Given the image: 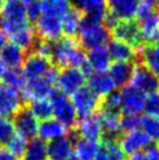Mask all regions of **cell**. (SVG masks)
Listing matches in <instances>:
<instances>
[{
	"label": "cell",
	"instance_id": "24",
	"mask_svg": "<svg viewBox=\"0 0 159 160\" xmlns=\"http://www.w3.org/2000/svg\"><path fill=\"white\" fill-rule=\"evenodd\" d=\"M102 125V132L104 139H117L121 134V116L117 111H109L102 109L98 113Z\"/></svg>",
	"mask_w": 159,
	"mask_h": 160
},
{
	"label": "cell",
	"instance_id": "23",
	"mask_svg": "<svg viewBox=\"0 0 159 160\" xmlns=\"http://www.w3.org/2000/svg\"><path fill=\"white\" fill-rule=\"evenodd\" d=\"M106 48L114 62H132L137 58V49L117 39L109 41Z\"/></svg>",
	"mask_w": 159,
	"mask_h": 160
},
{
	"label": "cell",
	"instance_id": "17",
	"mask_svg": "<svg viewBox=\"0 0 159 160\" xmlns=\"http://www.w3.org/2000/svg\"><path fill=\"white\" fill-rule=\"evenodd\" d=\"M87 87L98 97H105L106 95L115 91L116 85L108 71L90 72L87 78Z\"/></svg>",
	"mask_w": 159,
	"mask_h": 160
},
{
	"label": "cell",
	"instance_id": "7",
	"mask_svg": "<svg viewBox=\"0 0 159 160\" xmlns=\"http://www.w3.org/2000/svg\"><path fill=\"white\" fill-rule=\"evenodd\" d=\"M70 101L79 118H85L95 115L101 107L100 97L96 96L88 87H82L73 93Z\"/></svg>",
	"mask_w": 159,
	"mask_h": 160
},
{
	"label": "cell",
	"instance_id": "51",
	"mask_svg": "<svg viewBox=\"0 0 159 160\" xmlns=\"http://www.w3.org/2000/svg\"><path fill=\"white\" fill-rule=\"evenodd\" d=\"M66 160H80V159H79V158H77V157L74 156V153H73V154H71V156L69 157L68 159H66Z\"/></svg>",
	"mask_w": 159,
	"mask_h": 160
},
{
	"label": "cell",
	"instance_id": "50",
	"mask_svg": "<svg viewBox=\"0 0 159 160\" xmlns=\"http://www.w3.org/2000/svg\"><path fill=\"white\" fill-rule=\"evenodd\" d=\"M19 1H20L25 7H27V6H29V5H32V4L39 2V1H41V0H19Z\"/></svg>",
	"mask_w": 159,
	"mask_h": 160
},
{
	"label": "cell",
	"instance_id": "6",
	"mask_svg": "<svg viewBox=\"0 0 159 160\" xmlns=\"http://www.w3.org/2000/svg\"><path fill=\"white\" fill-rule=\"evenodd\" d=\"M85 75L87 74L79 68H62L61 71H58L55 88H58L60 92L64 93L67 96H71L79 89L84 87V83L87 81Z\"/></svg>",
	"mask_w": 159,
	"mask_h": 160
},
{
	"label": "cell",
	"instance_id": "14",
	"mask_svg": "<svg viewBox=\"0 0 159 160\" xmlns=\"http://www.w3.org/2000/svg\"><path fill=\"white\" fill-rule=\"evenodd\" d=\"M52 68V61L48 58L32 52L25 58L21 70L26 77V81H31L44 76Z\"/></svg>",
	"mask_w": 159,
	"mask_h": 160
},
{
	"label": "cell",
	"instance_id": "48",
	"mask_svg": "<svg viewBox=\"0 0 159 160\" xmlns=\"http://www.w3.org/2000/svg\"><path fill=\"white\" fill-rule=\"evenodd\" d=\"M7 71H8V68H7V66L5 64V62L0 58V81H3V78L5 77Z\"/></svg>",
	"mask_w": 159,
	"mask_h": 160
},
{
	"label": "cell",
	"instance_id": "30",
	"mask_svg": "<svg viewBox=\"0 0 159 160\" xmlns=\"http://www.w3.org/2000/svg\"><path fill=\"white\" fill-rule=\"evenodd\" d=\"M98 150L97 140L88 138L79 137L76 134V140H74L73 153L80 160H94Z\"/></svg>",
	"mask_w": 159,
	"mask_h": 160
},
{
	"label": "cell",
	"instance_id": "11",
	"mask_svg": "<svg viewBox=\"0 0 159 160\" xmlns=\"http://www.w3.org/2000/svg\"><path fill=\"white\" fill-rule=\"evenodd\" d=\"M111 35L114 39L121 40L138 49L141 45V38L137 22L133 20H122L111 27Z\"/></svg>",
	"mask_w": 159,
	"mask_h": 160
},
{
	"label": "cell",
	"instance_id": "44",
	"mask_svg": "<svg viewBox=\"0 0 159 160\" xmlns=\"http://www.w3.org/2000/svg\"><path fill=\"white\" fill-rule=\"evenodd\" d=\"M26 13H27V17H28V20H31V21H36V20L41 17V13H42L41 1L27 6Z\"/></svg>",
	"mask_w": 159,
	"mask_h": 160
},
{
	"label": "cell",
	"instance_id": "27",
	"mask_svg": "<svg viewBox=\"0 0 159 160\" xmlns=\"http://www.w3.org/2000/svg\"><path fill=\"white\" fill-rule=\"evenodd\" d=\"M132 62H114L108 69V74L112 78L116 88H123L130 84L133 72Z\"/></svg>",
	"mask_w": 159,
	"mask_h": 160
},
{
	"label": "cell",
	"instance_id": "12",
	"mask_svg": "<svg viewBox=\"0 0 159 160\" xmlns=\"http://www.w3.org/2000/svg\"><path fill=\"white\" fill-rule=\"evenodd\" d=\"M130 84L136 87L145 95L157 92L159 91V76L149 70L141 63V64H137L133 67Z\"/></svg>",
	"mask_w": 159,
	"mask_h": 160
},
{
	"label": "cell",
	"instance_id": "8",
	"mask_svg": "<svg viewBox=\"0 0 159 160\" xmlns=\"http://www.w3.org/2000/svg\"><path fill=\"white\" fill-rule=\"evenodd\" d=\"M121 93V109L123 113L139 115L144 111L146 95L136 87L128 84L119 91Z\"/></svg>",
	"mask_w": 159,
	"mask_h": 160
},
{
	"label": "cell",
	"instance_id": "37",
	"mask_svg": "<svg viewBox=\"0 0 159 160\" xmlns=\"http://www.w3.org/2000/svg\"><path fill=\"white\" fill-rule=\"evenodd\" d=\"M28 142H29L28 139L15 133L8 142H6V151L20 159L25 150H26L27 145H28Z\"/></svg>",
	"mask_w": 159,
	"mask_h": 160
},
{
	"label": "cell",
	"instance_id": "39",
	"mask_svg": "<svg viewBox=\"0 0 159 160\" xmlns=\"http://www.w3.org/2000/svg\"><path fill=\"white\" fill-rule=\"evenodd\" d=\"M119 124L121 131L124 133L137 130L141 126V116L133 113H123L119 118Z\"/></svg>",
	"mask_w": 159,
	"mask_h": 160
},
{
	"label": "cell",
	"instance_id": "40",
	"mask_svg": "<svg viewBox=\"0 0 159 160\" xmlns=\"http://www.w3.org/2000/svg\"><path fill=\"white\" fill-rule=\"evenodd\" d=\"M144 112L145 115L159 117V91L146 95Z\"/></svg>",
	"mask_w": 159,
	"mask_h": 160
},
{
	"label": "cell",
	"instance_id": "54",
	"mask_svg": "<svg viewBox=\"0 0 159 160\" xmlns=\"http://www.w3.org/2000/svg\"><path fill=\"white\" fill-rule=\"evenodd\" d=\"M3 1H6V2H14V1H19V0H3Z\"/></svg>",
	"mask_w": 159,
	"mask_h": 160
},
{
	"label": "cell",
	"instance_id": "43",
	"mask_svg": "<svg viewBox=\"0 0 159 160\" xmlns=\"http://www.w3.org/2000/svg\"><path fill=\"white\" fill-rule=\"evenodd\" d=\"M156 9H158L156 7L155 2L152 0H138L137 5V13H136V18H143L147 14L155 12Z\"/></svg>",
	"mask_w": 159,
	"mask_h": 160
},
{
	"label": "cell",
	"instance_id": "34",
	"mask_svg": "<svg viewBox=\"0 0 159 160\" xmlns=\"http://www.w3.org/2000/svg\"><path fill=\"white\" fill-rule=\"evenodd\" d=\"M33 115L35 116L38 120H44L52 118L53 116V109H52V103L49 98H41L29 102L28 108Z\"/></svg>",
	"mask_w": 159,
	"mask_h": 160
},
{
	"label": "cell",
	"instance_id": "41",
	"mask_svg": "<svg viewBox=\"0 0 159 160\" xmlns=\"http://www.w3.org/2000/svg\"><path fill=\"white\" fill-rule=\"evenodd\" d=\"M15 134L13 126V122L9 118H1L0 117V145H6L11 138Z\"/></svg>",
	"mask_w": 159,
	"mask_h": 160
},
{
	"label": "cell",
	"instance_id": "9",
	"mask_svg": "<svg viewBox=\"0 0 159 160\" xmlns=\"http://www.w3.org/2000/svg\"><path fill=\"white\" fill-rule=\"evenodd\" d=\"M13 126L15 133L31 140L36 137L39 120L31 112L28 108H21L15 115L13 116Z\"/></svg>",
	"mask_w": 159,
	"mask_h": 160
},
{
	"label": "cell",
	"instance_id": "42",
	"mask_svg": "<svg viewBox=\"0 0 159 160\" xmlns=\"http://www.w3.org/2000/svg\"><path fill=\"white\" fill-rule=\"evenodd\" d=\"M103 109L104 110H109V111H119L121 109V93L119 91L115 90L110 92L109 95H106L104 99H103Z\"/></svg>",
	"mask_w": 159,
	"mask_h": 160
},
{
	"label": "cell",
	"instance_id": "20",
	"mask_svg": "<svg viewBox=\"0 0 159 160\" xmlns=\"http://www.w3.org/2000/svg\"><path fill=\"white\" fill-rule=\"evenodd\" d=\"M68 134H69L68 128H66L55 118H48V119L39 122L38 138L44 140V142H53L59 138L67 137Z\"/></svg>",
	"mask_w": 159,
	"mask_h": 160
},
{
	"label": "cell",
	"instance_id": "2",
	"mask_svg": "<svg viewBox=\"0 0 159 160\" xmlns=\"http://www.w3.org/2000/svg\"><path fill=\"white\" fill-rule=\"evenodd\" d=\"M49 58L52 63L59 68H79L87 74V54L84 53V49L81 47L79 41L75 40V38L62 36L59 40L52 42Z\"/></svg>",
	"mask_w": 159,
	"mask_h": 160
},
{
	"label": "cell",
	"instance_id": "36",
	"mask_svg": "<svg viewBox=\"0 0 159 160\" xmlns=\"http://www.w3.org/2000/svg\"><path fill=\"white\" fill-rule=\"evenodd\" d=\"M3 83L13 89L21 91V89L26 84V77L21 69H8L5 77L3 78Z\"/></svg>",
	"mask_w": 159,
	"mask_h": 160
},
{
	"label": "cell",
	"instance_id": "1",
	"mask_svg": "<svg viewBox=\"0 0 159 160\" xmlns=\"http://www.w3.org/2000/svg\"><path fill=\"white\" fill-rule=\"evenodd\" d=\"M106 13V8H102L83 14L77 34V41L83 49L105 47L111 40V29L105 25Z\"/></svg>",
	"mask_w": 159,
	"mask_h": 160
},
{
	"label": "cell",
	"instance_id": "52",
	"mask_svg": "<svg viewBox=\"0 0 159 160\" xmlns=\"http://www.w3.org/2000/svg\"><path fill=\"white\" fill-rule=\"evenodd\" d=\"M4 1L3 0H0V14H1V11H3V8H4Z\"/></svg>",
	"mask_w": 159,
	"mask_h": 160
},
{
	"label": "cell",
	"instance_id": "32",
	"mask_svg": "<svg viewBox=\"0 0 159 160\" xmlns=\"http://www.w3.org/2000/svg\"><path fill=\"white\" fill-rule=\"evenodd\" d=\"M21 160H48L47 156V142L35 137L28 142Z\"/></svg>",
	"mask_w": 159,
	"mask_h": 160
},
{
	"label": "cell",
	"instance_id": "55",
	"mask_svg": "<svg viewBox=\"0 0 159 160\" xmlns=\"http://www.w3.org/2000/svg\"><path fill=\"white\" fill-rule=\"evenodd\" d=\"M1 152H3V150H1V145H0V154H1Z\"/></svg>",
	"mask_w": 159,
	"mask_h": 160
},
{
	"label": "cell",
	"instance_id": "49",
	"mask_svg": "<svg viewBox=\"0 0 159 160\" xmlns=\"http://www.w3.org/2000/svg\"><path fill=\"white\" fill-rule=\"evenodd\" d=\"M0 160H19V158L14 157L13 154L8 153L7 151H3L0 154Z\"/></svg>",
	"mask_w": 159,
	"mask_h": 160
},
{
	"label": "cell",
	"instance_id": "47",
	"mask_svg": "<svg viewBox=\"0 0 159 160\" xmlns=\"http://www.w3.org/2000/svg\"><path fill=\"white\" fill-rule=\"evenodd\" d=\"M7 38L8 36L5 34V32L0 28V54L3 52V49L5 48V46L7 45Z\"/></svg>",
	"mask_w": 159,
	"mask_h": 160
},
{
	"label": "cell",
	"instance_id": "16",
	"mask_svg": "<svg viewBox=\"0 0 159 160\" xmlns=\"http://www.w3.org/2000/svg\"><path fill=\"white\" fill-rule=\"evenodd\" d=\"M119 142H121V146L123 148L124 153L129 156L133 153L146 151V148L152 145V140L141 129L124 133Z\"/></svg>",
	"mask_w": 159,
	"mask_h": 160
},
{
	"label": "cell",
	"instance_id": "26",
	"mask_svg": "<svg viewBox=\"0 0 159 160\" xmlns=\"http://www.w3.org/2000/svg\"><path fill=\"white\" fill-rule=\"evenodd\" d=\"M12 43L19 46L25 52L26 50H33L34 46L39 41V36L36 34L35 27H32L29 23L26 26L19 28L18 31H15L8 36Z\"/></svg>",
	"mask_w": 159,
	"mask_h": 160
},
{
	"label": "cell",
	"instance_id": "38",
	"mask_svg": "<svg viewBox=\"0 0 159 160\" xmlns=\"http://www.w3.org/2000/svg\"><path fill=\"white\" fill-rule=\"evenodd\" d=\"M69 1L73 7L81 11L83 14L96 9L106 8V0H69Z\"/></svg>",
	"mask_w": 159,
	"mask_h": 160
},
{
	"label": "cell",
	"instance_id": "53",
	"mask_svg": "<svg viewBox=\"0 0 159 160\" xmlns=\"http://www.w3.org/2000/svg\"><path fill=\"white\" fill-rule=\"evenodd\" d=\"M152 1L155 2L156 7H157V8H159V0H152Z\"/></svg>",
	"mask_w": 159,
	"mask_h": 160
},
{
	"label": "cell",
	"instance_id": "13",
	"mask_svg": "<svg viewBox=\"0 0 159 160\" xmlns=\"http://www.w3.org/2000/svg\"><path fill=\"white\" fill-rule=\"evenodd\" d=\"M35 22V31L40 40L54 42L62 38V19L48 14H41Z\"/></svg>",
	"mask_w": 159,
	"mask_h": 160
},
{
	"label": "cell",
	"instance_id": "28",
	"mask_svg": "<svg viewBox=\"0 0 159 160\" xmlns=\"http://www.w3.org/2000/svg\"><path fill=\"white\" fill-rule=\"evenodd\" d=\"M137 54L141 56V64L159 76V40L139 47Z\"/></svg>",
	"mask_w": 159,
	"mask_h": 160
},
{
	"label": "cell",
	"instance_id": "46",
	"mask_svg": "<svg viewBox=\"0 0 159 160\" xmlns=\"http://www.w3.org/2000/svg\"><path fill=\"white\" fill-rule=\"evenodd\" d=\"M125 160H147V157H146L145 151H144V152H138V153L130 154Z\"/></svg>",
	"mask_w": 159,
	"mask_h": 160
},
{
	"label": "cell",
	"instance_id": "33",
	"mask_svg": "<svg viewBox=\"0 0 159 160\" xmlns=\"http://www.w3.org/2000/svg\"><path fill=\"white\" fill-rule=\"evenodd\" d=\"M71 7L69 0H41V14H48L60 19L63 18Z\"/></svg>",
	"mask_w": 159,
	"mask_h": 160
},
{
	"label": "cell",
	"instance_id": "45",
	"mask_svg": "<svg viewBox=\"0 0 159 160\" xmlns=\"http://www.w3.org/2000/svg\"><path fill=\"white\" fill-rule=\"evenodd\" d=\"M147 160H159V145H151L145 151Z\"/></svg>",
	"mask_w": 159,
	"mask_h": 160
},
{
	"label": "cell",
	"instance_id": "5",
	"mask_svg": "<svg viewBox=\"0 0 159 160\" xmlns=\"http://www.w3.org/2000/svg\"><path fill=\"white\" fill-rule=\"evenodd\" d=\"M49 99L52 103L53 116L55 119L59 120L66 128H71L76 125L79 117L76 115L70 98L60 91H54Z\"/></svg>",
	"mask_w": 159,
	"mask_h": 160
},
{
	"label": "cell",
	"instance_id": "4",
	"mask_svg": "<svg viewBox=\"0 0 159 160\" xmlns=\"http://www.w3.org/2000/svg\"><path fill=\"white\" fill-rule=\"evenodd\" d=\"M26 7L20 1L6 2L0 14V28L9 36L19 28L28 25Z\"/></svg>",
	"mask_w": 159,
	"mask_h": 160
},
{
	"label": "cell",
	"instance_id": "21",
	"mask_svg": "<svg viewBox=\"0 0 159 160\" xmlns=\"http://www.w3.org/2000/svg\"><path fill=\"white\" fill-rule=\"evenodd\" d=\"M74 134L59 138L56 140L47 142V156L48 160H66L73 154Z\"/></svg>",
	"mask_w": 159,
	"mask_h": 160
},
{
	"label": "cell",
	"instance_id": "31",
	"mask_svg": "<svg viewBox=\"0 0 159 160\" xmlns=\"http://www.w3.org/2000/svg\"><path fill=\"white\" fill-rule=\"evenodd\" d=\"M82 19L83 13L75 7H71L62 18V34L68 38H75L79 34Z\"/></svg>",
	"mask_w": 159,
	"mask_h": 160
},
{
	"label": "cell",
	"instance_id": "15",
	"mask_svg": "<svg viewBox=\"0 0 159 160\" xmlns=\"http://www.w3.org/2000/svg\"><path fill=\"white\" fill-rule=\"evenodd\" d=\"M138 0H106V12L116 21L133 20L137 13Z\"/></svg>",
	"mask_w": 159,
	"mask_h": 160
},
{
	"label": "cell",
	"instance_id": "25",
	"mask_svg": "<svg viewBox=\"0 0 159 160\" xmlns=\"http://www.w3.org/2000/svg\"><path fill=\"white\" fill-rule=\"evenodd\" d=\"M126 154L124 153L121 142L117 139H104L98 144L97 153L94 160H125Z\"/></svg>",
	"mask_w": 159,
	"mask_h": 160
},
{
	"label": "cell",
	"instance_id": "3",
	"mask_svg": "<svg viewBox=\"0 0 159 160\" xmlns=\"http://www.w3.org/2000/svg\"><path fill=\"white\" fill-rule=\"evenodd\" d=\"M56 77H58V70L53 67L42 77L26 81V84L20 91L22 99L32 102L41 98H49L55 89Z\"/></svg>",
	"mask_w": 159,
	"mask_h": 160
},
{
	"label": "cell",
	"instance_id": "19",
	"mask_svg": "<svg viewBox=\"0 0 159 160\" xmlns=\"http://www.w3.org/2000/svg\"><path fill=\"white\" fill-rule=\"evenodd\" d=\"M138 28L143 42L153 43L159 40V11L147 14L138 19Z\"/></svg>",
	"mask_w": 159,
	"mask_h": 160
},
{
	"label": "cell",
	"instance_id": "10",
	"mask_svg": "<svg viewBox=\"0 0 159 160\" xmlns=\"http://www.w3.org/2000/svg\"><path fill=\"white\" fill-rule=\"evenodd\" d=\"M23 99L19 90L0 83V117L11 118L22 108Z\"/></svg>",
	"mask_w": 159,
	"mask_h": 160
},
{
	"label": "cell",
	"instance_id": "29",
	"mask_svg": "<svg viewBox=\"0 0 159 160\" xmlns=\"http://www.w3.org/2000/svg\"><path fill=\"white\" fill-rule=\"evenodd\" d=\"M0 58L8 69H20L26 58V52L14 43H7L0 54Z\"/></svg>",
	"mask_w": 159,
	"mask_h": 160
},
{
	"label": "cell",
	"instance_id": "18",
	"mask_svg": "<svg viewBox=\"0 0 159 160\" xmlns=\"http://www.w3.org/2000/svg\"><path fill=\"white\" fill-rule=\"evenodd\" d=\"M112 63L110 54L105 47H98L88 50L85 71L87 72H97V71H108Z\"/></svg>",
	"mask_w": 159,
	"mask_h": 160
},
{
	"label": "cell",
	"instance_id": "35",
	"mask_svg": "<svg viewBox=\"0 0 159 160\" xmlns=\"http://www.w3.org/2000/svg\"><path fill=\"white\" fill-rule=\"evenodd\" d=\"M139 129L150 138L152 142H159V117L149 115L141 117Z\"/></svg>",
	"mask_w": 159,
	"mask_h": 160
},
{
	"label": "cell",
	"instance_id": "22",
	"mask_svg": "<svg viewBox=\"0 0 159 160\" xmlns=\"http://www.w3.org/2000/svg\"><path fill=\"white\" fill-rule=\"evenodd\" d=\"M76 134L79 137L88 138L93 140H98L100 138L103 137L101 120L98 115L95 113L85 118H80V120L76 123Z\"/></svg>",
	"mask_w": 159,
	"mask_h": 160
}]
</instances>
